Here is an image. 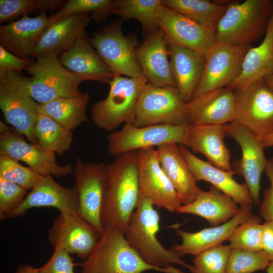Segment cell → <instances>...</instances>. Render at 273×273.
<instances>
[{"label":"cell","instance_id":"cell-1","mask_svg":"<svg viewBox=\"0 0 273 273\" xmlns=\"http://www.w3.org/2000/svg\"><path fill=\"white\" fill-rule=\"evenodd\" d=\"M138 151L115 157L105 164V190L101 214L104 229L124 230L135 211L140 198Z\"/></svg>","mask_w":273,"mask_h":273},{"label":"cell","instance_id":"cell-2","mask_svg":"<svg viewBox=\"0 0 273 273\" xmlns=\"http://www.w3.org/2000/svg\"><path fill=\"white\" fill-rule=\"evenodd\" d=\"M160 216L154 206L142 195L138 206L129 219L123 233L130 246L148 264L161 269L181 265L190 271L187 264L172 250L165 248L157 238L160 230Z\"/></svg>","mask_w":273,"mask_h":273},{"label":"cell","instance_id":"cell-3","mask_svg":"<svg viewBox=\"0 0 273 273\" xmlns=\"http://www.w3.org/2000/svg\"><path fill=\"white\" fill-rule=\"evenodd\" d=\"M77 265L81 273H185L173 266L161 269L148 264L128 243L123 230L116 227L105 229L92 253Z\"/></svg>","mask_w":273,"mask_h":273},{"label":"cell","instance_id":"cell-4","mask_svg":"<svg viewBox=\"0 0 273 273\" xmlns=\"http://www.w3.org/2000/svg\"><path fill=\"white\" fill-rule=\"evenodd\" d=\"M273 11V1L247 0L228 5L217 23L216 41L249 46L264 35Z\"/></svg>","mask_w":273,"mask_h":273},{"label":"cell","instance_id":"cell-5","mask_svg":"<svg viewBox=\"0 0 273 273\" xmlns=\"http://www.w3.org/2000/svg\"><path fill=\"white\" fill-rule=\"evenodd\" d=\"M54 52L40 55L26 69L31 75L27 81L29 95L38 103L78 97L84 94L79 85L85 79L64 67Z\"/></svg>","mask_w":273,"mask_h":273},{"label":"cell","instance_id":"cell-6","mask_svg":"<svg viewBox=\"0 0 273 273\" xmlns=\"http://www.w3.org/2000/svg\"><path fill=\"white\" fill-rule=\"evenodd\" d=\"M27 80L21 72L0 68V108L17 132L37 144L34 127L40 113L38 103L29 95Z\"/></svg>","mask_w":273,"mask_h":273},{"label":"cell","instance_id":"cell-7","mask_svg":"<svg viewBox=\"0 0 273 273\" xmlns=\"http://www.w3.org/2000/svg\"><path fill=\"white\" fill-rule=\"evenodd\" d=\"M147 80L145 77L114 76L106 98L96 102L90 114L99 128L112 132L121 124L131 123L140 95Z\"/></svg>","mask_w":273,"mask_h":273},{"label":"cell","instance_id":"cell-8","mask_svg":"<svg viewBox=\"0 0 273 273\" xmlns=\"http://www.w3.org/2000/svg\"><path fill=\"white\" fill-rule=\"evenodd\" d=\"M88 40L114 76L144 77L135 56L140 44L136 35H124L117 20L95 32Z\"/></svg>","mask_w":273,"mask_h":273},{"label":"cell","instance_id":"cell-9","mask_svg":"<svg viewBox=\"0 0 273 273\" xmlns=\"http://www.w3.org/2000/svg\"><path fill=\"white\" fill-rule=\"evenodd\" d=\"M188 103L174 86L159 87L147 83L139 98L131 124L136 127L188 123Z\"/></svg>","mask_w":273,"mask_h":273},{"label":"cell","instance_id":"cell-10","mask_svg":"<svg viewBox=\"0 0 273 273\" xmlns=\"http://www.w3.org/2000/svg\"><path fill=\"white\" fill-rule=\"evenodd\" d=\"M234 90L236 116L232 122L257 137L273 133V91L264 78Z\"/></svg>","mask_w":273,"mask_h":273},{"label":"cell","instance_id":"cell-11","mask_svg":"<svg viewBox=\"0 0 273 273\" xmlns=\"http://www.w3.org/2000/svg\"><path fill=\"white\" fill-rule=\"evenodd\" d=\"M251 47L216 41L206 55L203 75L193 99L232 85L240 75L244 58Z\"/></svg>","mask_w":273,"mask_h":273},{"label":"cell","instance_id":"cell-12","mask_svg":"<svg viewBox=\"0 0 273 273\" xmlns=\"http://www.w3.org/2000/svg\"><path fill=\"white\" fill-rule=\"evenodd\" d=\"M188 125L157 124L136 127L131 123L124 124L120 130L112 132L107 136L108 153L115 157L128 152L167 143L183 145Z\"/></svg>","mask_w":273,"mask_h":273},{"label":"cell","instance_id":"cell-13","mask_svg":"<svg viewBox=\"0 0 273 273\" xmlns=\"http://www.w3.org/2000/svg\"><path fill=\"white\" fill-rule=\"evenodd\" d=\"M105 164L83 162L77 158L74 169L78 194L77 214L91 224L100 236L104 232L101 214L105 190Z\"/></svg>","mask_w":273,"mask_h":273},{"label":"cell","instance_id":"cell-14","mask_svg":"<svg viewBox=\"0 0 273 273\" xmlns=\"http://www.w3.org/2000/svg\"><path fill=\"white\" fill-rule=\"evenodd\" d=\"M140 193L154 206L173 212L181 206L179 196L164 172L153 147L138 151Z\"/></svg>","mask_w":273,"mask_h":273},{"label":"cell","instance_id":"cell-15","mask_svg":"<svg viewBox=\"0 0 273 273\" xmlns=\"http://www.w3.org/2000/svg\"><path fill=\"white\" fill-rule=\"evenodd\" d=\"M227 134L239 144L242 156L232 165L234 174L242 176L253 203L259 204L260 179L267 160L264 148L257 137L245 127L235 123L225 124Z\"/></svg>","mask_w":273,"mask_h":273},{"label":"cell","instance_id":"cell-16","mask_svg":"<svg viewBox=\"0 0 273 273\" xmlns=\"http://www.w3.org/2000/svg\"><path fill=\"white\" fill-rule=\"evenodd\" d=\"M0 154L25 162L41 175L61 177L73 172L70 164L60 166L57 163L55 152L38 144L27 143L23 135L12 128L1 133Z\"/></svg>","mask_w":273,"mask_h":273},{"label":"cell","instance_id":"cell-17","mask_svg":"<svg viewBox=\"0 0 273 273\" xmlns=\"http://www.w3.org/2000/svg\"><path fill=\"white\" fill-rule=\"evenodd\" d=\"M48 233L54 248H61L83 260L92 253L100 237L91 224L77 214H60Z\"/></svg>","mask_w":273,"mask_h":273},{"label":"cell","instance_id":"cell-18","mask_svg":"<svg viewBox=\"0 0 273 273\" xmlns=\"http://www.w3.org/2000/svg\"><path fill=\"white\" fill-rule=\"evenodd\" d=\"M159 26L168 42L205 56L216 41L215 29L204 27L164 5L160 14Z\"/></svg>","mask_w":273,"mask_h":273},{"label":"cell","instance_id":"cell-19","mask_svg":"<svg viewBox=\"0 0 273 273\" xmlns=\"http://www.w3.org/2000/svg\"><path fill=\"white\" fill-rule=\"evenodd\" d=\"M78 194L75 186L63 187L56 182L51 175H41L24 201L7 218H16L24 214L29 209L51 207L60 214H77Z\"/></svg>","mask_w":273,"mask_h":273},{"label":"cell","instance_id":"cell-20","mask_svg":"<svg viewBox=\"0 0 273 273\" xmlns=\"http://www.w3.org/2000/svg\"><path fill=\"white\" fill-rule=\"evenodd\" d=\"M135 56L148 83L159 87H176L168 59V42L161 29L145 36L136 49Z\"/></svg>","mask_w":273,"mask_h":273},{"label":"cell","instance_id":"cell-21","mask_svg":"<svg viewBox=\"0 0 273 273\" xmlns=\"http://www.w3.org/2000/svg\"><path fill=\"white\" fill-rule=\"evenodd\" d=\"M188 125H223L236 116L234 90L230 87L211 90L188 103Z\"/></svg>","mask_w":273,"mask_h":273},{"label":"cell","instance_id":"cell-22","mask_svg":"<svg viewBox=\"0 0 273 273\" xmlns=\"http://www.w3.org/2000/svg\"><path fill=\"white\" fill-rule=\"evenodd\" d=\"M226 135L225 124L188 125L185 129L183 146L194 153L203 154L212 165L232 171L231 152L224 142Z\"/></svg>","mask_w":273,"mask_h":273},{"label":"cell","instance_id":"cell-23","mask_svg":"<svg viewBox=\"0 0 273 273\" xmlns=\"http://www.w3.org/2000/svg\"><path fill=\"white\" fill-rule=\"evenodd\" d=\"M48 24L46 12L33 18L25 15L0 26V45L21 59L32 61L37 40Z\"/></svg>","mask_w":273,"mask_h":273},{"label":"cell","instance_id":"cell-24","mask_svg":"<svg viewBox=\"0 0 273 273\" xmlns=\"http://www.w3.org/2000/svg\"><path fill=\"white\" fill-rule=\"evenodd\" d=\"M252 206L240 207L239 213L228 221L216 226L205 228L196 232H188L175 227L176 234L181 243L170 248L179 257L185 255L194 256L228 241L236 228L251 213Z\"/></svg>","mask_w":273,"mask_h":273},{"label":"cell","instance_id":"cell-25","mask_svg":"<svg viewBox=\"0 0 273 273\" xmlns=\"http://www.w3.org/2000/svg\"><path fill=\"white\" fill-rule=\"evenodd\" d=\"M179 148L188 167L198 181L203 180L232 198L240 207L252 206L253 203L245 183L239 184L233 177V171L218 168L208 161L199 158L185 146Z\"/></svg>","mask_w":273,"mask_h":273},{"label":"cell","instance_id":"cell-26","mask_svg":"<svg viewBox=\"0 0 273 273\" xmlns=\"http://www.w3.org/2000/svg\"><path fill=\"white\" fill-rule=\"evenodd\" d=\"M168 49L171 72L176 87L183 101L189 103L201 79L206 57L169 42Z\"/></svg>","mask_w":273,"mask_h":273},{"label":"cell","instance_id":"cell-27","mask_svg":"<svg viewBox=\"0 0 273 273\" xmlns=\"http://www.w3.org/2000/svg\"><path fill=\"white\" fill-rule=\"evenodd\" d=\"M91 19L89 15L78 14L48 24L37 40L34 57L50 52L60 56L78 38L85 35V29Z\"/></svg>","mask_w":273,"mask_h":273},{"label":"cell","instance_id":"cell-28","mask_svg":"<svg viewBox=\"0 0 273 273\" xmlns=\"http://www.w3.org/2000/svg\"><path fill=\"white\" fill-rule=\"evenodd\" d=\"M160 165L176 190L182 205L192 202L201 189L181 153L179 145L167 143L156 149Z\"/></svg>","mask_w":273,"mask_h":273},{"label":"cell","instance_id":"cell-29","mask_svg":"<svg viewBox=\"0 0 273 273\" xmlns=\"http://www.w3.org/2000/svg\"><path fill=\"white\" fill-rule=\"evenodd\" d=\"M58 59L64 67L85 80L109 84L114 76L85 35L78 38Z\"/></svg>","mask_w":273,"mask_h":273},{"label":"cell","instance_id":"cell-30","mask_svg":"<svg viewBox=\"0 0 273 273\" xmlns=\"http://www.w3.org/2000/svg\"><path fill=\"white\" fill-rule=\"evenodd\" d=\"M240 210V207L232 198L211 185L208 191L201 190L192 202L181 205L176 212L200 216L211 226H216L228 221Z\"/></svg>","mask_w":273,"mask_h":273},{"label":"cell","instance_id":"cell-31","mask_svg":"<svg viewBox=\"0 0 273 273\" xmlns=\"http://www.w3.org/2000/svg\"><path fill=\"white\" fill-rule=\"evenodd\" d=\"M273 74V11L262 42L251 47L244 58L240 75L231 85L233 89L247 86Z\"/></svg>","mask_w":273,"mask_h":273},{"label":"cell","instance_id":"cell-32","mask_svg":"<svg viewBox=\"0 0 273 273\" xmlns=\"http://www.w3.org/2000/svg\"><path fill=\"white\" fill-rule=\"evenodd\" d=\"M89 99L87 93L78 97L58 98L47 103H38L39 111L72 131L88 121L86 112Z\"/></svg>","mask_w":273,"mask_h":273},{"label":"cell","instance_id":"cell-33","mask_svg":"<svg viewBox=\"0 0 273 273\" xmlns=\"http://www.w3.org/2000/svg\"><path fill=\"white\" fill-rule=\"evenodd\" d=\"M162 0H115L113 14L121 19L139 21L145 36L160 30Z\"/></svg>","mask_w":273,"mask_h":273},{"label":"cell","instance_id":"cell-34","mask_svg":"<svg viewBox=\"0 0 273 273\" xmlns=\"http://www.w3.org/2000/svg\"><path fill=\"white\" fill-rule=\"evenodd\" d=\"M162 3L202 26L211 29H216L228 8V5L221 3L207 0H162Z\"/></svg>","mask_w":273,"mask_h":273},{"label":"cell","instance_id":"cell-35","mask_svg":"<svg viewBox=\"0 0 273 273\" xmlns=\"http://www.w3.org/2000/svg\"><path fill=\"white\" fill-rule=\"evenodd\" d=\"M34 132L39 145L60 156L71 148L72 131L48 116L40 113Z\"/></svg>","mask_w":273,"mask_h":273},{"label":"cell","instance_id":"cell-36","mask_svg":"<svg viewBox=\"0 0 273 273\" xmlns=\"http://www.w3.org/2000/svg\"><path fill=\"white\" fill-rule=\"evenodd\" d=\"M115 0H68L65 1L55 13L49 17V24L74 14H90L97 23L105 21L113 14Z\"/></svg>","mask_w":273,"mask_h":273},{"label":"cell","instance_id":"cell-37","mask_svg":"<svg viewBox=\"0 0 273 273\" xmlns=\"http://www.w3.org/2000/svg\"><path fill=\"white\" fill-rule=\"evenodd\" d=\"M62 0H1L0 22L15 21L25 15L39 14L60 8Z\"/></svg>","mask_w":273,"mask_h":273},{"label":"cell","instance_id":"cell-38","mask_svg":"<svg viewBox=\"0 0 273 273\" xmlns=\"http://www.w3.org/2000/svg\"><path fill=\"white\" fill-rule=\"evenodd\" d=\"M261 219L250 213L234 230L228 241L231 249L248 251L262 250Z\"/></svg>","mask_w":273,"mask_h":273},{"label":"cell","instance_id":"cell-39","mask_svg":"<svg viewBox=\"0 0 273 273\" xmlns=\"http://www.w3.org/2000/svg\"><path fill=\"white\" fill-rule=\"evenodd\" d=\"M270 261L262 250L248 251L231 249L227 261L226 273H254L266 269Z\"/></svg>","mask_w":273,"mask_h":273},{"label":"cell","instance_id":"cell-40","mask_svg":"<svg viewBox=\"0 0 273 273\" xmlns=\"http://www.w3.org/2000/svg\"><path fill=\"white\" fill-rule=\"evenodd\" d=\"M41 175L22 165L18 161L0 154V177L14 183L26 191L31 190Z\"/></svg>","mask_w":273,"mask_h":273},{"label":"cell","instance_id":"cell-41","mask_svg":"<svg viewBox=\"0 0 273 273\" xmlns=\"http://www.w3.org/2000/svg\"><path fill=\"white\" fill-rule=\"evenodd\" d=\"M231 248L220 245L195 256L192 273H226V266Z\"/></svg>","mask_w":273,"mask_h":273},{"label":"cell","instance_id":"cell-42","mask_svg":"<svg viewBox=\"0 0 273 273\" xmlns=\"http://www.w3.org/2000/svg\"><path fill=\"white\" fill-rule=\"evenodd\" d=\"M27 191L20 186L0 177V219L19 207L27 195Z\"/></svg>","mask_w":273,"mask_h":273},{"label":"cell","instance_id":"cell-43","mask_svg":"<svg viewBox=\"0 0 273 273\" xmlns=\"http://www.w3.org/2000/svg\"><path fill=\"white\" fill-rule=\"evenodd\" d=\"M77 263L64 249L56 247L49 261L37 268L39 273H74V268Z\"/></svg>","mask_w":273,"mask_h":273},{"label":"cell","instance_id":"cell-44","mask_svg":"<svg viewBox=\"0 0 273 273\" xmlns=\"http://www.w3.org/2000/svg\"><path fill=\"white\" fill-rule=\"evenodd\" d=\"M270 186L265 190L259 206V213L265 220L273 221V158L267 160L264 170Z\"/></svg>","mask_w":273,"mask_h":273},{"label":"cell","instance_id":"cell-45","mask_svg":"<svg viewBox=\"0 0 273 273\" xmlns=\"http://www.w3.org/2000/svg\"><path fill=\"white\" fill-rule=\"evenodd\" d=\"M32 63V61L18 57L0 45V68L21 72L22 70H26Z\"/></svg>","mask_w":273,"mask_h":273},{"label":"cell","instance_id":"cell-46","mask_svg":"<svg viewBox=\"0 0 273 273\" xmlns=\"http://www.w3.org/2000/svg\"><path fill=\"white\" fill-rule=\"evenodd\" d=\"M262 250L273 260V221L265 220L261 224Z\"/></svg>","mask_w":273,"mask_h":273},{"label":"cell","instance_id":"cell-47","mask_svg":"<svg viewBox=\"0 0 273 273\" xmlns=\"http://www.w3.org/2000/svg\"><path fill=\"white\" fill-rule=\"evenodd\" d=\"M257 138L264 148L273 146V133L263 136L257 137Z\"/></svg>","mask_w":273,"mask_h":273},{"label":"cell","instance_id":"cell-48","mask_svg":"<svg viewBox=\"0 0 273 273\" xmlns=\"http://www.w3.org/2000/svg\"><path fill=\"white\" fill-rule=\"evenodd\" d=\"M16 273H39L37 268L28 265H21L16 271Z\"/></svg>","mask_w":273,"mask_h":273},{"label":"cell","instance_id":"cell-49","mask_svg":"<svg viewBox=\"0 0 273 273\" xmlns=\"http://www.w3.org/2000/svg\"><path fill=\"white\" fill-rule=\"evenodd\" d=\"M264 80L273 91V74L267 75L265 77Z\"/></svg>","mask_w":273,"mask_h":273},{"label":"cell","instance_id":"cell-50","mask_svg":"<svg viewBox=\"0 0 273 273\" xmlns=\"http://www.w3.org/2000/svg\"><path fill=\"white\" fill-rule=\"evenodd\" d=\"M266 273H273V260H271L266 268Z\"/></svg>","mask_w":273,"mask_h":273}]
</instances>
